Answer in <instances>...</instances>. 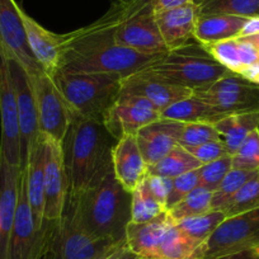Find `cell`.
Instances as JSON below:
<instances>
[{
	"label": "cell",
	"mask_w": 259,
	"mask_h": 259,
	"mask_svg": "<svg viewBox=\"0 0 259 259\" xmlns=\"http://www.w3.org/2000/svg\"><path fill=\"white\" fill-rule=\"evenodd\" d=\"M45 145L44 138H39L29 153L26 164L22 168L26 183L27 198L31 206L36 224L42 226L45 216Z\"/></svg>",
	"instance_id": "23"
},
{
	"label": "cell",
	"mask_w": 259,
	"mask_h": 259,
	"mask_svg": "<svg viewBox=\"0 0 259 259\" xmlns=\"http://www.w3.org/2000/svg\"><path fill=\"white\" fill-rule=\"evenodd\" d=\"M131 2H134V0H111L112 4H122V6L131 3Z\"/></svg>",
	"instance_id": "49"
},
{
	"label": "cell",
	"mask_w": 259,
	"mask_h": 259,
	"mask_svg": "<svg viewBox=\"0 0 259 259\" xmlns=\"http://www.w3.org/2000/svg\"><path fill=\"white\" fill-rule=\"evenodd\" d=\"M36 104L37 118L41 135L62 144L71 123V112L65 103L52 76L41 71L29 78Z\"/></svg>",
	"instance_id": "10"
},
{
	"label": "cell",
	"mask_w": 259,
	"mask_h": 259,
	"mask_svg": "<svg viewBox=\"0 0 259 259\" xmlns=\"http://www.w3.org/2000/svg\"><path fill=\"white\" fill-rule=\"evenodd\" d=\"M18 7L16 0H0V50L8 59L18 62L28 78H33L44 70L27 44Z\"/></svg>",
	"instance_id": "13"
},
{
	"label": "cell",
	"mask_w": 259,
	"mask_h": 259,
	"mask_svg": "<svg viewBox=\"0 0 259 259\" xmlns=\"http://www.w3.org/2000/svg\"><path fill=\"white\" fill-rule=\"evenodd\" d=\"M205 49L219 64L233 73L241 74L259 60V50L245 37L206 45Z\"/></svg>",
	"instance_id": "25"
},
{
	"label": "cell",
	"mask_w": 259,
	"mask_h": 259,
	"mask_svg": "<svg viewBox=\"0 0 259 259\" xmlns=\"http://www.w3.org/2000/svg\"><path fill=\"white\" fill-rule=\"evenodd\" d=\"M112 166L117 181L126 191L133 192L148 174V164L139 148L135 135H123L112 151Z\"/></svg>",
	"instance_id": "20"
},
{
	"label": "cell",
	"mask_w": 259,
	"mask_h": 259,
	"mask_svg": "<svg viewBox=\"0 0 259 259\" xmlns=\"http://www.w3.org/2000/svg\"><path fill=\"white\" fill-rule=\"evenodd\" d=\"M170 220L168 212H164L149 223H130L126 230L127 248L143 259H156L159 245Z\"/></svg>",
	"instance_id": "24"
},
{
	"label": "cell",
	"mask_w": 259,
	"mask_h": 259,
	"mask_svg": "<svg viewBox=\"0 0 259 259\" xmlns=\"http://www.w3.org/2000/svg\"><path fill=\"white\" fill-rule=\"evenodd\" d=\"M225 219L226 215L221 210H211L202 215L191 216V218L182 219L179 221H173L186 235L203 244Z\"/></svg>",
	"instance_id": "30"
},
{
	"label": "cell",
	"mask_w": 259,
	"mask_h": 259,
	"mask_svg": "<svg viewBox=\"0 0 259 259\" xmlns=\"http://www.w3.org/2000/svg\"><path fill=\"white\" fill-rule=\"evenodd\" d=\"M183 123L170 119H158L136 134L139 148L148 166L159 160L179 146Z\"/></svg>",
	"instance_id": "18"
},
{
	"label": "cell",
	"mask_w": 259,
	"mask_h": 259,
	"mask_svg": "<svg viewBox=\"0 0 259 259\" xmlns=\"http://www.w3.org/2000/svg\"><path fill=\"white\" fill-rule=\"evenodd\" d=\"M188 3H192V0H153L155 12L177 8V7L184 6V4H188Z\"/></svg>",
	"instance_id": "42"
},
{
	"label": "cell",
	"mask_w": 259,
	"mask_h": 259,
	"mask_svg": "<svg viewBox=\"0 0 259 259\" xmlns=\"http://www.w3.org/2000/svg\"><path fill=\"white\" fill-rule=\"evenodd\" d=\"M259 33V17H251L246 19L239 37H249Z\"/></svg>",
	"instance_id": "43"
},
{
	"label": "cell",
	"mask_w": 259,
	"mask_h": 259,
	"mask_svg": "<svg viewBox=\"0 0 259 259\" xmlns=\"http://www.w3.org/2000/svg\"><path fill=\"white\" fill-rule=\"evenodd\" d=\"M200 186V176H198V169L188 171L182 176L176 177L171 183V191L169 193L168 201H166L165 208L166 211L170 210L173 206H176L179 201L183 200L187 194L191 193L196 187Z\"/></svg>",
	"instance_id": "39"
},
{
	"label": "cell",
	"mask_w": 259,
	"mask_h": 259,
	"mask_svg": "<svg viewBox=\"0 0 259 259\" xmlns=\"http://www.w3.org/2000/svg\"><path fill=\"white\" fill-rule=\"evenodd\" d=\"M126 248H127L126 243H121V244H118V245L113 246L112 249H109V250H107L106 253L101 254V255L96 256V258H92V259H116L119 254H122V251H123Z\"/></svg>",
	"instance_id": "44"
},
{
	"label": "cell",
	"mask_w": 259,
	"mask_h": 259,
	"mask_svg": "<svg viewBox=\"0 0 259 259\" xmlns=\"http://www.w3.org/2000/svg\"><path fill=\"white\" fill-rule=\"evenodd\" d=\"M200 14L259 17V0H208L200 7Z\"/></svg>",
	"instance_id": "34"
},
{
	"label": "cell",
	"mask_w": 259,
	"mask_h": 259,
	"mask_svg": "<svg viewBox=\"0 0 259 259\" xmlns=\"http://www.w3.org/2000/svg\"><path fill=\"white\" fill-rule=\"evenodd\" d=\"M201 166L202 164L197 159L192 156L183 146L179 145L158 163L148 166V173L174 179L176 177L196 170Z\"/></svg>",
	"instance_id": "29"
},
{
	"label": "cell",
	"mask_w": 259,
	"mask_h": 259,
	"mask_svg": "<svg viewBox=\"0 0 259 259\" xmlns=\"http://www.w3.org/2000/svg\"><path fill=\"white\" fill-rule=\"evenodd\" d=\"M121 94L143 97L161 112L170 104L176 103L186 97L192 96L193 92L182 88V87L158 80V79L151 78L143 73H136L134 75L122 79Z\"/></svg>",
	"instance_id": "22"
},
{
	"label": "cell",
	"mask_w": 259,
	"mask_h": 259,
	"mask_svg": "<svg viewBox=\"0 0 259 259\" xmlns=\"http://www.w3.org/2000/svg\"><path fill=\"white\" fill-rule=\"evenodd\" d=\"M259 244V207L226 218L203 243L201 259H228Z\"/></svg>",
	"instance_id": "7"
},
{
	"label": "cell",
	"mask_w": 259,
	"mask_h": 259,
	"mask_svg": "<svg viewBox=\"0 0 259 259\" xmlns=\"http://www.w3.org/2000/svg\"><path fill=\"white\" fill-rule=\"evenodd\" d=\"M116 259H143V258L138 256L136 254H134L133 251L130 250L128 248H126L123 251H122V254H119Z\"/></svg>",
	"instance_id": "47"
},
{
	"label": "cell",
	"mask_w": 259,
	"mask_h": 259,
	"mask_svg": "<svg viewBox=\"0 0 259 259\" xmlns=\"http://www.w3.org/2000/svg\"><path fill=\"white\" fill-rule=\"evenodd\" d=\"M211 210H212V192L205 187L198 186L166 212L171 220L179 221L191 216L202 215Z\"/></svg>",
	"instance_id": "31"
},
{
	"label": "cell",
	"mask_w": 259,
	"mask_h": 259,
	"mask_svg": "<svg viewBox=\"0 0 259 259\" xmlns=\"http://www.w3.org/2000/svg\"><path fill=\"white\" fill-rule=\"evenodd\" d=\"M226 71L205 46L194 41L164 52L139 73L197 92L215 83Z\"/></svg>",
	"instance_id": "4"
},
{
	"label": "cell",
	"mask_w": 259,
	"mask_h": 259,
	"mask_svg": "<svg viewBox=\"0 0 259 259\" xmlns=\"http://www.w3.org/2000/svg\"><path fill=\"white\" fill-rule=\"evenodd\" d=\"M156 23L166 50H174L189 44L200 18V7L193 3L177 8L155 12ZM194 39V38H193Z\"/></svg>",
	"instance_id": "19"
},
{
	"label": "cell",
	"mask_w": 259,
	"mask_h": 259,
	"mask_svg": "<svg viewBox=\"0 0 259 259\" xmlns=\"http://www.w3.org/2000/svg\"><path fill=\"white\" fill-rule=\"evenodd\" d=\"M246 39H249V41L251 42V44L254 45V46L256 47V49L259 50V33L258 34H254V36H249V37H245Z\"/></svg>",
	"instance_id": "48"
},
{
	"label": "cell",
	"mask_w": 259,
	"mask_h": 259,
	"mask_svg": "<svg viewBox=\"0 0 259 259\" xmlns=\"http://www.w3.org/2000/svg\"><path fill=\"white\" fill-rule=\"evenodd\" d=\"M126 241L94 239L76 223L73 208L66 201L62 216L44 220V244L38 259H92Z\"/></svg>",
	"instance_id": "6"
},
{
	"label": "cell",
	"mask_w": 259,
	"mask_h": 259,
	"mask_svg": "<svg viewBox=\"0 0 259 259\" xmlns=\"http://www.w3.org/2000/svg\"><path fill=\"white\" fill-rule=\"evenodd\" d=\"M231 168H233L231 166V155H229V154L223 156V158L218 159V160L203 164L201 168H198L200 186L213 192L220 186L221 181L225 178V176L229 173Z\"/></svg>",
	"instance_id": "38"
},
{
	"label": "cell",
	"mask_w": 259,
	"mask_h": 259,
	"mask_svg": "<svg viewBox=\"0 0 259 259\" xmlns=\"http://www.w3.org/2000/svg\"><path fill=\"white\" fill-rule=\"evenodd\" d=\"M44 244V224L38 226L27 198L26 183L21 171L18 205L9 239L8 259H38Z\"/></svg>",
	"instance_id": "14"
},
{
	"label": "cell",
	"mask_w": 259,
	"mask_h": 259,
	"mask_svg": "<svg viewBox=\"0 0 259 259\" xmlns=\"http://www.w3.org/2000/svg\"><path fill=\"white\" fill-rule=\"evenodd\" d=\"M231 166L245 171H259V128L254 130L231 155Z\"/></svg>",
	"instance_id": "36"
},
{
	"label": "cell",
	"mask_w": 259,
	"mask_h": 259,
	"mask_svg": "<svg viewBox=\"0 0 259 259\" xmlns=\"http://www.w3.org/2000/svg\"><path fill=\"white\" fill-rule=\"evenodd\" d=\"M256 173L258 171H245L231 168L221 181L220 186L212 192V210H221L234 194Z\"/></svg>",
	"instance_id": "35"
},
{
	"label": "cell",
	"mask_w": 259,
	"mask_h": 259,
	"mask_svg": "<svg viewBox=\"0 0 259 259\" xmlns=\"http://www.w3.org/2000/svg\"><path fill=\"white\" fill-rule=\"evenodd\" d=\"M116 42L144 54L168 51L156 23L153 0H134L126 4L116 29Z\"/></svg>",
	"instance_id": "8"
},
{
	"label": "cell",
	"mask_w": 259,
	"mask_h": 259,
	"mask_svg": "<svg viewBox=\"0 0 259 259\" xmlns=\"http://www.w3.org/2000/svg\"><path fill=\"white\" fill-rule=\"evenodd\" d=\"M68 202L78 225L92 238L126 241L133 194L121 186L113 170L75 198H68Z\"/></svg>",
	"instance_id": "3"
},
{
	"label": "cell",
	"mask_w": 259,
	"mask_h": 259,
	"mask_svg": "<svg viewBox=\"0 0 259 259\" xmlns=\"http://www.w3.org/2000/svg\"><path fill=\"white\" fill-rule=\"evenodd\" d=\"M193 94L225 116L259 112V83L230 70L210 87Z\"/></svg>",
	"instance_id": "9"
},
{
	"label": "cell",
	"mask_w": 259,
	"mask_h": 259,
	"mask_svg": "<svg viewBox=\"0 0 259 259\" xmlns=\"http://www.w3.org/2000/svg\"><path fill=\"white\" fill-rule=\"evenodd\" d=\"M0 158L21 168V136L16 93L12 83L8 59L0 50Z\"/></svg>",
	"instance_id": "11"
},
{
	"label": "cell",
	"mask_w": 259,
	"mask_h": 259,
	"mask_svg": "<svg viewBox=\"0 0 259 259\" xmlns=\"http://www.w3.org/2000/svg\"><path fill=\"white\" fill-rule=\"evenodd\" d=\"M225 114L194 94L170 104L160 112V118L181 123H212L220 121Z\"/></svg>",
	"instance_id": "27"
},
{
	"label": "cell",
	"mask_w": 259,
	"mask_h": 259,
	"mask_svg": "<svg viewBox=\"0 0 259 259\" xmlns=\"http://www.w3.org/2000/svg\"><path fill=\"white\" fill-rule=\"evenodd\" d=\"M246 19L228 14H200L193 38L202 46L236 38L240 36Z\"/></svg>",
	"instance_id": "26"
},
{
	"label": "cell",
	"mask_w": 259,
	"mask_h": 259,
	"mask_svg": "<svg viewBox=\"0 0 259 259\" xmlns=\"http://www.w3.org/2000/svg\"><path fill=\"white\" fill-rule=\"evenodd\" d=\"M126 4H112L93 23L65 33L59 70L114 74L123 79L155 61L161 54H144L116 42V29Z\"/></svg>",
	"instance_id": "1"
},
{
	"label": "cell",
	"mask_w": 259,
	"mask_h": 259,
	"mask_svg": "<svg viewBox=\"0 0 259 259\" xmlns=\"http://www.w3.org/2000/svg\"><path fill=\"white\" fill-rule=\"evenodd\" d=\"M221 140L215 124L212 123H183L179 145L183 148H192L210 141Z\"/></svg>",
	"instance_id": "37"
},
{
	"label": "cell",
	"mask_w": 259,
	"mask_h": 259,
	"mask_svg": "<svg viewBox=\"0 0 259 259\" xmlns=\"http://www.w3.org/2000/svg\"><path fill=\"white\" fill-rule=\"evenodd\" d=\"M71 114L103 122L121 94L122 78L114 74L57 70L52 76Z\"/></svg>",
	"instance_id": "5"
},
{
	"label": "cell",
	"mask_w": 259,
	"mask_h": 259,
	"mask_svg": "<svg viewBox=\"0 0 259 259\" xmlns=\"http://www.w3.org/2000/svg\"><path fill=\"white\" fill-rule=\"evenodd\" d=\"M45 145V216L54 221L62 216L69 196V179L61 144L42 135Z\"/></svg>",
	"instance_id": "16"
},
{
	"label": "cell",
	"mask_w": 259,
	"mask_h": 259,
	"mask_svg": "<svg viewBox=\"0 0 259 259\" xmlns=\"http://www.w3.org/2000/svg\"><path fill=\"white\" fill-rule=\"evenodd\" d=\"M144 181H145L150 193L156 198V201H159V202H160L161 205H164V207H165L169 193H170L171 191L173 179L161 176H154V174L148 173L145 178H144Z\"/></svg>",
	"instance_id": "41"
},
{
	"label": "cell",
	"mask_w": 259,
	"mask_h": 259,
	"mask_svg": "<svg viewBox=\"0 0 259 259\" xmlns=\"http://www.w3.org/2000/svg\"><path fill=\"white\" fill-rule=\"evenodd\" d=\"M206 2H208V0H192V3L197 7H201L203 3H206Z\"/></svg>",
	"instance_id": "50"
},
{
	"label": "cell",
	"mask_w": 259,
	"mask_h": 259,
	"mask_svg": "<svg viewBox=\"0 0 259 259\" xmlns=\"http://www.w3.org/2000/svg\"><path fill=\"white\" fill-rule=\"evenodd\" d=\"M18 11L26 32L27 44L32 55L42 70L50 76H54L61 64L64 34L54 33L45 28L27 12H24L21 6L18 7Z\"/></svg>",
	"instance_id": "17"
},
{
	"label": "cell",
	"mask_w": 259,
	"mask_h": 259,
	"mask_svg": "<svg viewBox=\"0 0 259 259\" xmlns=\"http://www.w3.org/2000/svg\"><path fill=\"white\" fill-rule=\"evenodd\" d=\"M228 259H259V244L253 246L251 249H249V250L243 251L240 254H236V255Z\"/></svg>",
	"instance_id": "46"
},
{
	"label": "cell",
	"mask_w": 259,
	"mask_h": 259,
	"mask_svg": "<svg viewBox=\"0 0 259 259\" xmlns=\"http://www.w3.org/2000/svg\"><path fill=\"white\" fill-rule=\"evenodd\" d=\"M133 203H131V223L143 224L154 220L161 213L166 212L164 205H161L149 191L145 181L131 192Z\"/></svg>",
	"instance_id": "32"
},
{
	"label": "cell",
	"mask_w": 259,
	"mask_h": 259,
	"mask_svg": "<svg viewBox=\"0 0 259 259\" xmlns=\"http://www.w3.org/2000/svg\"><path fill=\"white\" fill-rule=\"evenodd\" d=\"M229 155L236 153L249 134L259 128V112L228 114L215 123Z\"/></svg>",
	"instance_id": "28"
},
{
	"label": "cell",
	"mask_w": 259,
	"mask_h": 259,
	"mask_svg": "<svg viewBox=\"0 0 259 259\" xmlns=\"http://www.w3.org/2000/svg\"><path fill=\"white\" fill-rule=\"evenodd\" d=\"M259 207V171L249 179L233 197L223 206L221 211L226 218L248 212Z\"/></svg>",
	"instance_id": "33"
},
{
	"label": "cell",
	"mask_w": 259,
	"mask_h": 259,
	"mask_svg": "<svg viewBox=\"0 0 259 259\" xmlns=\"http://www.w3.org/2000/svg\"><path fill=\"white\" fill-rule=\"evenodd\" d=\"M71 116L61 146L69 179L68 198H75L113 170L112 151L117 141L103 122Z\"/></svg>",
	"instance_id": "2"
},
{
	"label": "cell",
	"mask_w": 259,
	"mask_h": 259,
	"mask_svg": "<svg viewBox=\"0 0 259 259\" xmlns=\"http://www.w3.org/2000/svg\"><path fill=\"white\" fill-rule=\"evenodd\" d=\"M160 119V111L143 97L119 94L103 117V124L114 140L135 135L148 124Z\"/></svg>",
	"instance_id": "12"
},
{
	"label": "cell",
	"mask_w": 259,
	"mask_h": 259,
	"mask_svg": "<svg viewBox=\"0 0 259 259\" xmlns=\"http://www.w3.org/2000/svg\"><path fill=\"white\" fill-rule=\"evenodd\" d=\"M22 169L0 158V259H8L9 239L18 205Z\"/></svg>",
	"instance_id": "21"
},
{
	"label": "cell",
	"mask_w": 259,
	"mask_h": 259,
	"mask_svg": "<svg viewBox=\"0 0 259 259\" xmlns=\"http://www.w3.org/2000/svg\"><path fill=\"white\" fill-rule=\"evenodd\" d=\"M192 156L197 159L201 164H207L213 160L223 158L228 155L225 145L221 140L210 141V143L202 144L198 146H192V148H184Z\"/></svg>",
	"instance_id": "40"
},
{
	"label": "cell",
	"mask_w": 259,
	"mask_h": 259,
	"mask_svg": "<svg viewBox=\"0 0 259 259\" xmlns=\"http://www.w3.org/2000/svg\"><path fill=\"white\" fill-rule=\"evenodd\" d=\"M8 64L14 93H16L17 111H18L22 169L26 164L27 159H28L29 153L41 138V133H39L36 104H34L33 92H32L28 75H27L26 70L14 60L8 59Z\"/></svg>",
	"instance_id": "15"
},
{
	"label": "cell",
	"mask_w": 259,
	"mask_h": 259,
	"mask_svg": "<svg viewBox=\"0 0 259 259\" xmlns=\"http://www.w3.org/2000/svg\"><path fill=\"white\" fill-rule=\"evenodd\" d=\"M240 75L249 79V80L254 81V83H259V60L256 62H254L251 66H249L248 69H245Z\"/></svg>",
	"instance_id": "45"
}]
</instances>
